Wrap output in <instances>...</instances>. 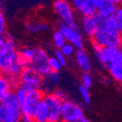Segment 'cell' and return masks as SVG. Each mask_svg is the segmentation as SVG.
Listing matches in <instances>:
<instances>
[{
    "label": "cell",
    "mask_w": 122,
    "mask_h": 122,
    "mask_svg": "<svg viewBox=\"0 0 122 122\" xmlns=\"http://www.w3.org/2000/svg\"><path fill=\"white\" fill-rule=\"evenodd\" d=\"M115 16L117 20H118L119 26H120V33H121L122 36V6L118 7V10H117V11L115 13Z\"/></svg>",
    "instance_id": "4dcf8cb0"
},
{
    "label": "cell",
    "mask_w": 122,
    "mask_h": 122,
    "mask_svg": "<svg viewBox=\"0 0 122 122\" xmlns=\"http://www.w3.org/2000/svg\"><path fill=\"white\" fill-rule=\"evenodd\" d=\"M43 100L46 104L48 110V122H58L61 120L62 100L60 99L54 93L45 94Z\"/></svg>",
    "instance_id": "8fae6325"
},
{
    "label": "cell",
    "mask_w": 122,
    "mask_h": 122,
    "mask_svg": "<svg viewBox=\"0 0 122 122\" xmlns=\"http://www.w3.org/2000/svg\"><path fill=\"white\" fill-rule=\"evenodd\" d=\"M53 10L61 21L70 26H76L74 9L68 0H55L53 2Z\"/></svg>",
    "instance_id": "5b68a950"
},
{
    "label": "cell",
    "mask_w": 122,
    "mask_h": 122,
    "mask_svg": "<svg viewBox=\"0 0 122 122\" xmlns=\"http://www.w3.org/2000/svg\"><path fill=\"white\" fill-rule=\"evenodd\" d=\"M19 51L16 50L15 38L12 34H1L0 37V68L2 73L16 61Z\"/></svg>",
    "instance_id": "6da1fadb"
},
{
    "label": "cell",
    "mask_w": 122,
    "mask_h": 122,
    "mask_svg": "<svg viewBox=\"0 0 122 122\" xmlns=\"http://www.w3.org/2000/svg\"><path fill=\"white\" fill-rule=\"evenodd\" d=\"M120 4H122V0H120Z\"/></svg>",
    "instance_id": "d590c367"
},
{
    "label": "cell",
    "mask_w": 122,
    "mask_h": 122,
    "mask_svg": "<svg viewBox=\"0 0 122 122\" xmlns=\"http://www.w3.org/2000/svg\"><path fill=\"white\" fill-rule=\"evenodd\" d=\"M60 50H61V52H62L67 57H69V56H72L73 55H75L76 51H77L76 47L74 46L73 44L69 43V42H67Z\"/></svg>",
    "instance_id": "484cf974"
},
{
    "label": "cell",
    "mask_w": 122,
    "mask_h": 122,
    "mask_svg": "<svg viewBox=\"0 0 122 122\" xmlns=\"http://www.w3.org/2000/svg\"><path fill=\"white\" fill-rule=\"evenodd\" d=\"M92 40L97 43L102 47H115V48L122 47L121 34H114L109 33L100 26H97V30Z\"/></svg>",
    "instance_id": "52a82bcc"
},
{
    "label": "cell",
    "mask_w": 122,
    "mask_h": 122,
    "mask_svg": "<svg viewBox=\"0 0 122 122\" xmlns=\"http://www.w3.org/2000/svg\"><path fill=\"white\" fill-rule=\"evenodd\" d=\"M49 63H50L51 69L53 70V71H60V69H61V67H62L61 64L60 63V61H58L54 56L50 57Z\"/></svg>",
    "instance_id": "f546056e"
},
{
    "label": "cell",
    "mask_w": 122,
    "mask_h": 122,
    "mask_svg": "<svg viewBox=\"0 0 122 122\" xmlns=\"http://www.w3.org/2000/svg\"><path fill=\"white\" fill-rule=\"evenodd\" d=\"M81 82L82 85L86 86L87 88H91L92 86V75L89 73V72H85L82 74V78H81Z\"/></svg>",
    "instance_id": "f1b7e54d"
},
{
    "label": "cell",
    "mask_w": 122,
    "mask_h": 122,
    "mask_svg": "<svg viewBox=\"0 0 122 122\" xmlns=\"http://www.w3.org/2000/svg\"><path fill=\"white\" fill-rule=\"evenodd\" d=\"M43 76L30 66L25 67L20 75V86L26 92L40 90Z\"/></svg>",
    "instance_id": "3957f363"
},
{
    "label": "cell",
    "mask_w": 122,
    "mask_h": 122,
    "mask_svg": "<svg viewBox=\"0 0 122 122\" xmlns=\"http://www.w3.org/2000/svg\"><path fill=\"white\" fill-rule=\"evenodd\" d=\"M44 92L41 90H35L27 92L26 101L20 105L21 114H26L34 120L39 103L44 98Z\"/></svg>",
    "instance_id": "9c48e42d"
},
{
    "label": "cell",
    "mask_w": 122,
    "mask_h": 122,
    "mask_svg": "<svg viewBox=\"0 0 122 122\" xmlns=\"http://www.w3.org/2000/svg\"><path fill=\"white\" fill-rule=\"evenodd\" d=\"M118 5L108 0H105L99 7H97V13L102 16H111L115 15V13L118 10Z\"/></svg>",
    "instance_id": "9a60e30c"
},
{
    "label": "cell",
    "mask_w": 122,
    "mask_h": 122,
    "mask_svg": "<svg viewBox=\"0 0 122 122\" xmlns=\"http://www.w3.org/2000/svg\"><path fill=\"white\" fill-rule=\"evenodd\" d=\"M45 77L55 87H56L61 82V75H60L59 71H53V70H51Z\"/></svg>",
    "instance_id": "cb8c5ba5"
},
{
    "label": "cell",
    "mask_w": 122,
    "mask_h": 122,
    "mask_svg": "<svg viewBox=\"0 0 122 122\" xmlns=\"http://www.w3.org/2000/svg\"><path fill=\"white\" fill-rule=\"evenodd\" d=\"M75 61L78 67L83 73L90 72L92 69V61L90 59L89 55L84 49H79L76 51Z\"/></svg>",
    "instance_id": "5bb4252c"
},
{
    "label": "cell",
    "mask_w": 122,
    "mask_h": 122,
    "mask_svg": "<svg viewBox=\"0 0 122 122\" xmlns=\"http://www.w3.org/2000/svg\"><path fill=\"white\" fill-rule=\"evenodd\" d=\"M34 121L36 122H48V110L44 100L39 103L36 114L34 117Z\"/></svg>",
    "instance_id": "e0dca14e"
},
{
    "label": "cell",
    "mask_w": 122,
    "mask_h": 122,
    "mask_svg": "<svg viewBox=\"0 0 122 122\" xmlns=\"http://www.w3.org/2000/svg\"><path fill=\"white\" fill-rule=\"evenodd\" d=\"M70 2L74 10L82 16L94 15L97 13L96 0H71Z\"/></svg>",
    "instance_id": "7c38bea8"
},
{
    "label": "cell",
    "mask_w": 122,
    "mask_h": 122,
    "mask_svg": "<svg viewBox=\"0 0 122 122\" xmlns=\"http://www.w3.org/2000/svg\"><path fill=\"white\" fill-rule=\"evenodd\" d=\"M40 90L44 92V94H49V93H53L54 91L56 90V87L47 79V78L45 76H43Z\"/></svg>",
    "instance_id": "603a6c76"
},
{
    "label": "cell",
    "mask_w": 122,
    "mask_h": 122,
    "mask_svg": "<svg viewBox=\"0 0 122 122\" xmlns=\"http://www.w3.org/2000/svg\"><path fill=\"white\" fill-rule=\"evenodd\" d=\"M5 27H6V21H5V18L3 14L2 10L0 12V35L4 34L5 33Z\"/></svg>",
    "instance_id": "1f68e13d"
},
{
    "label": "cell",
    "mask_w": 122,
    "mask_h": 122,
    "mask_svg": "<svg viewBox=\"0 0 122 122\" xmlns=\"http://www.w3.org/2000/svg\"><path fill=\"white\" fill-rule=\"evenodd\" d=\"M84 114L83 108L73 100L65 99L61 103V121L64 122H80Z\"/></svg>",
    "instance_id": "8992f818"
},
{
    "label": "cell",
    "mask_w": 122,
    "mask_h": 122,
    "mask_svg": "<svg viewBox=\"0 0 122 122\" xmlns=\"http://www.w3.org/2000/svg\"><path fill=\"white\" fill-rule=\"evenodd\" d=\"M50 56L43 48H35V55L29 62V66L42 76H46L51 71L49 63Z\"/></svg>",
    "instance_id": "30bf717a"
},
{
    "label": "cell",
    "mask_w": 122,
    "mask_h": 122,
    "mask_svg": "<svg viewBox=\"0 0 122 122\" xmlns=\"http://www.w3.org/2000/svg\"><path fill=\"white\" fill-rule=\"evenodd\" d=\"M58 29L64 35L67 42L73 44L77 50L84 49V45H85L84 33L78 25L70 26L62 21H60L58 23Z\"/></svg>",
    "instance_id": "277c9868"
},
{
    "label": "cell",
    "mask_w": 122,
    "mask_h": 122,
    "mask_svg": "<svg viewBox=\"0 0 122 122\" xmlns=\"http://www.w3.org/2000/svg\"><path fill=\"white\" fill-rule=\"evenodd\" d=\"M110 76L117 83L122 84V63H112L106 66Z\"/></svg>",
    "instance_id": "2e32d148"
},
{
    "label": "cell",
    "mask_w": 122,
    "mask_h": 122,
    "mask_svg": "<svg viewBox=\"0 0 122 122\" xmlns=\"http://www.w3.org/2000/svg\"><path fill=\"white\" fill-rule=\"evenodd\" d=\"M99 63L105 68L112 63H122V47H102L97 52H94Z\"/></svg>",
    "instance_id": "ba28073f"
},
{
    "label": "cell",
    "mask_w": 122,
    "mask_h": 122,
    "mask_svg": "<svg viewBox=\"0 0 122 122\" xmlns=\"http://www.w3.org/2000/svg\"><path fill=\"white\" fill-rule=\"evenodd\" d=\"M79 93L85 103L86 104L91 103V95H90L89 88L86 87L84 85L81 84V85L79 86Z\"/></svg>",
    "instance_id": "d4e9b609"
},
{
    "label": "cell",
    "mask_w": 122,
    "mask_h": 122,
    "mask_svg": "<svg viewBox=\"0 0 122 122\" xmlns=\"http://www.w3.org/2000/svg\"><path fill=\"white\" fill-rule=\"evenodd\" d=\"M101 82H102V84H103V85H105V86H107V85H109L110 82H111V80H110V79L108 77H107V76H102V77H101Z\"/></svg>",
    "instance_id": "836d02e7"
},
{
    "label": "cell",
    "mask_w": 122,
    "mask_h": 122,
    "mask_svg": "<svg viewBox=\"0 0 122 122\" xmlns=\"http://www.w3.org/2000/svg\"><path fill=\"white\" fill-rule=\"evenodd\" d=\"M14 92H15V97H16L17 100L19 101L20 105H21L22 103H24L25 101H26L27 92H26L23 88L20 87V86H18L16 89L15 90Z\"/></svg>",
    "instance_id": "4316f807"
},
{
    "label": "cell",
    "mask_w": 122,
    "mask_h": 122,
    "mask_svg": "<svg viewBox=\"0 0 122 122\" xmlns=\"http://www.w3.org/2000/svg\"><path fill=\"white\" fill-rule=\"evenodd\" d=\"M96 15V14H95ZM94 15H84L80 21V27L83 31L84 34L86 37L92 39L97 30V21Z\"/></svg>",
    "instance_id": "4fadbf2b"
},
{
    "label": "cell",
    "mask_w": 122,
    "mask_h": 122,
    "mask_svg": "<svg viewBox=\"0 0 122 122\" xmlns=\"http://www.w3.org/2000/svg\"><path fill=\"white\" fill-rule=\"evenodd\" d=\"M3 2H4V0H1V3H3Z\"/></svg>",
    "instance_id": "8d00e7d4"
},
{
    "label": "cell",
    "mask_w": 122,
    "mask_h": 122,
    "mask_svg": "<svg viewBox=\"0 0 122 122\" xmlns=\"http://www.w3.org/2000/svg\"><path fill=\"white\" fill-rule=\"evenodd\" d=\"M108 1H110V2L114 3V4H117V5H119V4H120V0H108Z\"/></svg>",
    "instance_id": "e575fe53"
},
{
    "label": "cell",
    "mask_w": 122,
    "mask_h": 122,
    "mask_svg": "<svg viewBox=\"0 0 122 122\" xmlns=\"http://www.w3.org/2000/svg\"><path fill=\"white\" fill-rule=\"evenodd\" d=\"M19 55L20 56H22L25 60L30 62V61L33 58L35 55V48L33 47H29V46H26L23 47L20 49V51H19Z\"/></svg>",
    "instance_id": "44dd1931"
},
{
    "label": "cell",
    "mask_w": 122,
    "mask_h": 122,
    "mask_svg": "<svg viewBox=\"0 0 122 122\" xmlns=\"http://www.w3.org/2000/svg\"><path fill=\"white\" fill-rule=\"evenodd\" d=\"M68 1H71V0H68Z\"/></svg>",
    "instance_id": "74e56055"
},
{
    "label": "cell",
    "mask_w": 122,
    "mask_h": 122,
    "mask_svg": "<svg viewBox=\"0 0 122 122\" xmlns=\"http://www.w3.org/2000/svg\"><path fill=\"white\" fill-rule=\"evenodd\" d=\"M23 68H24V66L17 59L12 65L9 67V69L5 73H2V75H12V76H15V77H20Z\"/></svg>",
    "instance_id": "ac0fdd59"
},
{
    "label": "cell",
    "mask_w": 122,
    "mask_h": 122,
    "mask_svg": "<svg viewBox=\"0 0 122 122\" xmlns=\"http://www.w3.org/2000/svg\"><path fill=\"white\" fill-rule=\"evenodd\" d=\"M26 30L30 33H39L42 32V22L31 20L26 23Z\"/></svg>",
    "instance_id": "7402d4cb"
},
{
    "label": "cell",
    "mask_w": 122,
    "mask_h": 122,
    "mask_svg": "<svg viewBox=\"0 0 122 122\" xmlns=\"http://www.w3.org/2000/svg\"><path fill=\"white\" fill-rule=\"evenodd\" d=\"M11 92L10 83L4 75L0 78V101H3Z\"/></svg>",
    "instance_id": "ffe728a7"
},
{
    "label": "cell",
    "mask_w": 122,
    "mask_h": 122,
    "mask_svg": "<svg viewBox=\"0 0 122 122\" xmlns=\"http://www.w3.org/2000/svg\"><path fill=\"white\" fill-rule=\"evenodd\" d=\"M53 93L55 94L56 97H58L60 99L62 100V101H63V100L67 99V94H66V92H64L63 90L56 89V90L54 91V92H53Z\"/></svg>",
    "instance_id": "d6a6232c"
},
{
    "label": "cell",
    "mask_w": 122,
    "mask_h": 122,
    "mask_svg": "<svg viewBox=\"0 0 122 122\" xmlns=\"http://www.w3.org/2000/svg\"><path fill=\"white\" fill-rule=\"evenodd\" d=\"M54 56L60 61L62 67H65L67 65V56L61 52L60 49H56L54 51Z\"/></svg>",
    "instance_id": "83f0119b"
},
{
    "label": "cell",
    "mask_w": 122,
    "mask_h": 122,
    "mask_svg": "<svg viewBox=\"0 0 122 122\" xmlns=\"http://www.w3.org/2000/svg\"><path fill=\"white\" fill-rule=\"evenodd\" d=\"M52 41H53V45L56 47V49H61V47L67 43L65 37L61 33V32L59 29L53 32Z\"/></svg>",
    "instance_id": "d6986e66"
},
{
    "label": "cell",
    "mask_w": 122,
    "mask_h": 122,
    "mask_svg": "<svg viewBox=\"0 0 122 122\" xmlns=\"http://www.w3.org/2000/svg\"><path fill=\"white\" fill-rule=\"evenodd\" d=\"M21 118L20 104L17 100L14 91H11L8 96L0 103V121L19 122Z\"/></svg>",
    "instance_id": "7a4b0ae2"
}]
</instances>
